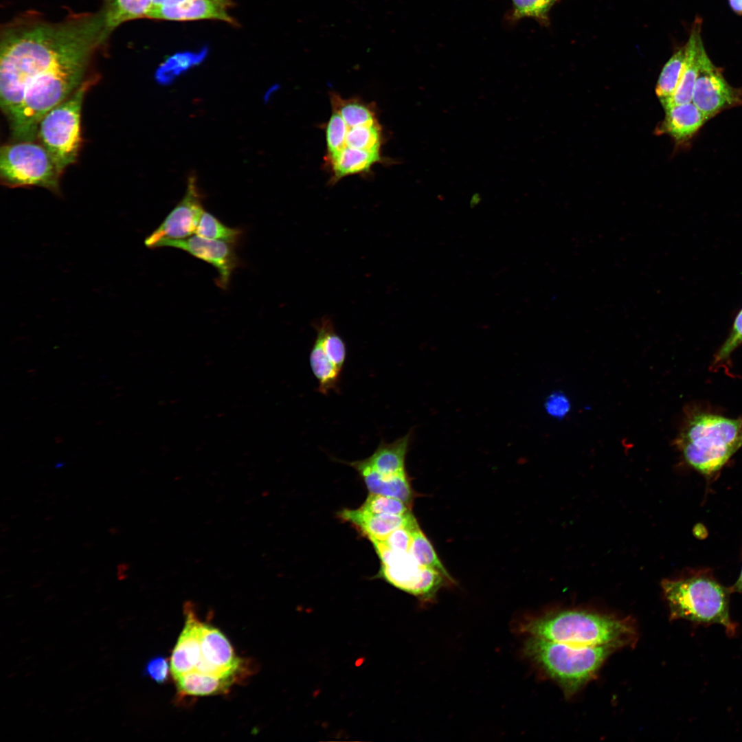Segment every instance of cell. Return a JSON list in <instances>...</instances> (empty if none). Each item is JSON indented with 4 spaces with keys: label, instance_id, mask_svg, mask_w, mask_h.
Segmentation results:
<instances>
[{
    "label": "cell",
    "instance_id": "24",
    "mask_svg": "<svg viewBox=\"0 0 742 742\" xmlns=\"http://www.w3.org/2000/svg\"><path fill=\"white\" fill-rule=\"evenodd\" d=\"M333 110L338 112L348 128L379 122L374 109L357 99H344L336 93L330 94Z\"/></svg>",
    "mask_w": 742,
    "mask_h": 742
},
{
    "label": "cell",
    "instance_id": "11",
    "mask_svg": "<svg viewBox=\"0 0 742 742\" xmlns=\"http://www.w3.org/2000/svg\"><path fill=\"white\" fill-rule=\"evenodd\" d=\"M204 211L196 177L190 175L183 197L159 227L146 237L145 245L155 249L163 240L182 239L192 236L196 233Z\"/></svg>",
    "mask_w": 742,
    "mask_h": 742
},
{
    "label": "cell",
    "instance_id": "6",
    "mask_svg": "<svg viewBox=\"0 0 742 742\" xmlns=\"http://www.w3.org/2000/svg\"><path fill=\"white\" fill-rule=\"evenodd\" d=\"M613 646L581 647L529 637L526 656L567 695L576 693L597 672L613 651Z\"/></svg>",
    "mask_w": 742,
    "mask_h": 742
},
{
    "label": "cell",
    "instance_id": "4",
    "mask_svg": "<svg viewBox=\"0 0 742 742\" xmlns=\"http://www.w3.org/2000/svg\"><path fill=\"white\" fill-rule=\"evenodd\" d=\"M519 631L529 637L581 647L613 646L631 640L633 631L625 621L595 613L565 610L521 621Z\"/></svg>",
    "mask_w": 742,
    "mask_h": 742
},
{
    "label": "cell",
    "instance_id": "32",
    "mask_svg": "<svg viewBox=\"0 0 742 742\" xmlns=\"http://www.w3.org/2000/svg\"><path fill=\"white\" fill-rule=\"evenodd\" d=\"M558 0H512L513 20L531 17L542 23L548 22V12Z\"/></svg>",
    "mask_w": 742,
    "mask_h": 742
},
{
    "label": "cell",
    "instance_id": "29",
    "mask_svg": "<svg viewBox=\"0 0 742 742\" xmlns=\"http://www.w3.org/2000/svg\"><path fill=\"white\" fill-rule=\"evenodd\" d=\"M366 513L372 515H405L411 511V506L398 499L370 493L367 499L359 508Z\"/></svg>",
    "mask_w": 742,
    "mask_h": 742
},
{
    "label": "cell",
    "instance_id": "22",
    "mask_svg": "<svg viewBox=\"0 0 742 742\" xmlns=\"http://www.w3.org/2000/svg\"><path fill=\"white\" fill-rule=\"evenodd\" d=\"M412 433L391 443L381 440L373 453L364 459L374 470L384 475H392L405 471V462Z\"/></svg>",
    "mask_w": 742,
    "mask_h": 742
},
{
    "label": "cell",
    "instance_id": "37",
    "mask_svg": "<svg viewBox=\"0 0 742 742\" xmlns=\"http://www.w3.org/2000/svg\"><path fill=\"white\" fill-rule=\"evenodd\" d=\"M728 2L733 12L742 15V0H728Z\"/></svg>",
    "mask_w": 742,
    "mask_h": 742
},
{
    "label": "cell",
    "instance_id": "15",
    "mask_svg": "<svg viewBox=\"0 0 742 742\" xmlns=\"http://www.w3.org/2000/svg\"><path fill=\"white\" fill-rule=\"evenodd\" d=\"M186 607L185 625L170 660V672L174 679L194 671L201 657V622L192 605Z\"/></svg>",
    "mask_w": 742,
    "mask_h": 742
},
{
    "label": "cell",
    "instance_id": "33",
    "mask_svg": "<svg viewBox=\"0 0 742 742\" xmlns=\"http://www.w3.org/2000/svg\"><path fill=\"white\" fill-rule=\"evenodd\" d=\"M418 525L414 527H401L392 532L381 541L391 550L409 552L412 539V531Z\"/></svg>",
    "mask_w": 742,
    "mask_h": 742
},
{
    "label": "cell",
    "instance_id": "16",
    "mask_svg": "<svg viewBox=\"0 0 742 742\" xmlns=\"http://www.w3.org/2000/svg\"><path fill=\"white\" fill-rule=\"evenodd\" d=\"M339 517L350 523L369 540L382 541L394 530L404 526L414 527L418 522L412 513L405 515H372L356 510L344 509Z\"/></svg>",
    "mask_w": 742,
    "mask_h": 742
},
{
    "label": "cell",
    "instance_id": "12",
    "mask_svg": "<svg viewBox=\"0 0 742 742\" xmlns=\"http://www.w3.org/2000/svg\"><path fill=\"white\" fill-rule=\"evenodd\" d=\"M181 249L192 256L212 265L218 273L216 283L226 289L232 272L238 267V259L232 243L206 238L196 234L182 239H166L156 246Z\"/></svg>",
    "mask_w": 742,
    "mask_h": 742
},
{
    "label": "cell",
    "instance_id": "14",
    "mask_svg": "<svg viewBox=\"0 0 742 742\" xmlns=\"http://www.w3.org/2000/svg\"><path fill=\"white\" fill-rule=\"evenodd\" d=\"M232 5V0H188L177 5L151 10L146 18L176 21L213 19L236 25L228 13Z\"/></svg>",
    "mask_w": 742,
    "mask_h": 742
},
{
    "label": "cell",
    "instance_id": "8",
    "mask_svg": "<svg viewBox=\"0 0 742 742\" xmlns=\"http://www.w3.org/2000/svg\"><path fill=\"white\" fill-rule=\"evenodd\" d=\"M60 175L41 144L19 141L1 148L0 178L8 187H41L58 194Z\"/></svg>",
    "mask_w": 742,
    "mask_h": 742
},
{
    "label": "cell",
    "instance_id": "30",
    "mask_svg": "<svg viewBox=\"0 0 742 742\" xmlns=\"http://www.w3.org/2000/svg\"><path fill=\"white\" fill-rule=\"evenodd\" d=\"M742 344V306L734 316L730 333L715 355L711 368L725 366L732 352Z\"/></svg>",
    "mask_w": 742,
    "mask_h": 742
},
{
    "label": "cell",
    "instance_id": "38",
    "mask_svg": "<svg viewBox=\"0 0 742 742\" xmlns=\"http://www.w3.org/2000/svg\"><path fill=\"white\" fill-rule=\"evenodd\" d=\"M731 593L737 592L742 594V569L737 582L730 587Z\"/></svg>",
    "mask_w": 742,
    "mask_h": 742
},
{
    "label": "cell",
    "instance_id": "21",
    "mask_svg": "<svg viewBox=\"0 0 742 742\" xmlns=\"http://www.w3.org/2000/svg\"><path fill=\"white\" fill-rule=\"evenodd\" d=\"M327 160L333 172L330 183L334 184L345 177L369 171L373 165L381 161V157L380 150L346 146Z\"/></svg>",
    "mask_w": 742,
    "mask_h": 742
},
{
    "label": "cell",
    "instance_id": "28",
    "mask_svg": "<svg viewBox=\"0 0 742 742\" xmlns=\"http://www.w3.org/2000/svg\"><path fill=\"white\" fill-rule=\"evenodd\" d=\"M382 141L379 122L348 128L346 146L364 150H380Z\"/></svg>",
    "mask_w": 742,
    "mask_h": 742
},
{
    "label": "cell",
    "instance_id": "3",
    "mask_svg": "<svg viewBox=\"0 0 742 742\" xmlns=\"http://www.w3.org/2000/svg\"><path fill=\"white\" fill-rule=\"evenodd\" d=\"M684 414L675 445L698 472H718L742 447V416L728 418L693 406Z\"/></svg>",
    "mask_w": 742,
    "mask_h": 742
},
{
    "label": "cell",
    "instance_id": "18",
    "mask_svg": "<svg viewBox=\"0 0 742 742\" xmlns=\"http://www.w3.org/2000/svg\"><path fill=\"white\" fill-rule=\"evenodd\" d=\"M347 464L361 475L370 493L394 497L412 507L414 493L406 471L384 475L372 468L365 460Z\"/></svg>",
    "mask_w": 742,
    "mask_h": 742
},
{
    "label": "cell",
    "instance_id": "20",
    "mask_svg": "<svg viewBox=\"0 0 742 742\" xmlns=\"http://www.w3.org/2000/svg\"><path fill=\"white\" fill-rule=\"evenodd\" d=\"M174 679L177 691L181 695L208 696L228 693L239 677H221L192 671Z\"/></svg>",
    "mask_w": 742,
    "mask_h": 742
},
{
    "label": "cell",
    "instance_id": "26",
    "mask_svg": "<svg viewBox=\"0 0 742 742\" xmlns=\"http://www.w3.org/2000/svg\"><path fill=\"white\" fill-rule=\"evenodd\" d=\"M409 553L420 566L436 570L442 573L448 578L453 580L438 559L431 543L420 530L419 526L412 531Z\"/></svg>",
    "mask_w": 742,
    "mask_h": 742
},
{
    "label": "cell",
    "instance_id": "31",
    "mask_svg": "<svg viewBox=\"0 0 742 742\" xmlns=\"http://www.w3.org/2000/svg\"><path fill=\"white\" fill-rule=\"evenodd\" d=\"M348 131V127L340 114L333 110L325 128L327 157L335 155L346 146Z\"/></svg>",
    "mask_w": 742,
    "mask_h": 742
},
{
    "label": "cell",
    "instance_id": "36",
    "mask_svg": "<svg viewBox=\"0 0 742 742\" xmlns=\"http://www.w3.org/2000/svg\"><path fill=\"white\" fill-rule=\"evenodd\" d=\"M188 0H152L151 7L149 10H154L162 7L173 6L181 4ZM148 11V12H149Z\"/></svg>",
    "mask_w": 742,
    "mask_h": 742
},
{
    "label": "cell",
    "instance_id": "23",
    "mask_svg": "<svg viewBox=\"0 0 742 742\" xmlns=\"http://www.w3.org/2000/svg\"><path fill=\"white\" fill-rule=\"evenodd\" d=\"M152 0H106L103 8L109 29L112 32L131 20L146 18Z\"/></svg>",
    "mask_w": 742,
    "mask_h": 742
},
{
    "label": "cell",
    "instance_id": "27",
    "mask_svg": "<svg viewBox=\"0 0 742 742\" xmlns=\"http://www.w3.org/2000/svg\"><path fill=\"white\" fill-rule=\"evenodd\" d=\"M195 234L209 239L234 244L240 238L242 231L238 228L230 227L225 225L216 216L204 211Z\"/></svg>",
    "mask_w": 742,
    "mask_h": 742
},
{
    "label": "cell",
    "instance_id": "1",
    "mask_svg": "<svg viewBox=\"0 0 742 742\" xmlns=\"http://www.w3.org/2000/svg\"><path fill=\"white\" fill-rule=\"evenodd\" d=\"M111 33L103 10L60 22L26 15L7 23L1 33L0 105L8 120L35 76L85 46L105 43Z\"/></svg>",
    "mask_w": 742,
    "mask_h": 742
},
{
    "label": "cell",
    "instance_id": "9",
    "mask_svg": "<svg viewBox=\"0 0 742 742\" xmlns=\"http://www.w3.org/2000/svg\"><path fill=\"white\" fill-rule=\"evenodd\" d=\"M317 336L311 348L309 361L318 381L319 392L327 395L338 391L347 350L344 339L336 333L332 319L327 316L313 324Z\"/></svg>",
    "mask_w": 742,
    "mask_h": 742
},
{
    "label": "cell",
    "instance_id": "35",
    "mask_svg": "<svg viewBox=\"0 0 742 742\" xmlns=\"http://www.w3.org/2000/svg\"><path fill=\"white\" fill-rule=\"evenodd\" d=\"M570 407L567 397L559 392L550 394L545 403L546 412L550 416L558 418H563L569 412Z\"/></svg>",
    "mask_w": 742,
    "mask_h": 742
},
{
    "label": "cell",
    "instance_id": "25",
    "mask_svg": "<svg viewBox=\"0 0 742 742\" xmlns=\"http://www.w3.org/2000/svg\"><path fill=\"white\" fill-rule=\"evenodd\" d=\"M686 58V44L675 52L664 66L660 75L655 93L660 102L670 98L680 80Z\"/></svg>",
    "mask_w": 742,
    "mask_h": 742
},
{
    "label": "cell",
    "instance_id": "19",
    "mask_svg": "<svg viewBox=\"0 0 742 742\" xmlns=\"http://www.w3.org/2000/svg\"><path fill=\"white\" fill-rule=\"evenodd\" d=\"M660 131L677 142H684L697 133L709 120L693 102L667 108Z\"/></svg>",
    "mask_w": 742,
    "mask_h": 742
},
{
    "label": "cell",
    "instance_id": "10",
    "mask_svg": "<svg viewBox=\"0 0 742 742\" xmlns=\"http://www.w3.org/2000/svg\"><path fill=\"white\" fill-rule=\"evenodd\" d=\"M693 103L710 120L722 111L742 105V87H734L704 47L692 97Z\"/></svg>",
    "mask_w": 742,
    "mask_h": 742
},
{
    "label": "cell",
    "instance_id": "13",
    "mask_svg": "<svg viewBox=\"0 0 742 742\" xmlns=\"http://www.w3.org/2000/svg\"><path fill=\"white\" fill-rule=\"evenodd\" d=\"M209 664V674L243 677L244 661L235 653L225 636L207 622L201 625V657Z\"/></svg>",
    "mask_w": 742,
    "mask_h": 742
},
{
    "label": "cell",
    "instance_id": "34",
    "mask_svg": "<svg viewBox=\"0 0 742 742\" xmlns=\"http://www.w3.org/2000/svg\"><path fill=\"white\" fill-rule=\"evenodd\" d=\"M144 672L154 682L164 684L167 682L171 673L170 665L166 657L157 656L148 661Z\"/></svg>",
    "mask_w": 742,
    "mask_h": 742
},
{
    "label": "cell",
    "instance_id": "17",
    "mask_svg": "<svg viewBox=\"0 0 742 742\" xmlns=\"http://www.w3.org/2000/svg\"><path fill=\"white\" fill-rule=\"evenodd\" d=\"M701 19L697 17L692 25L686 44V58L679 84L674 93L661 102L664 109L692 102L694 87L697 78L700 55L704 47L701 36Z\"/></svg>",
    "mask_w": 742,
    "mask_h": 742
},
{
    "label": "cell",
    "instance_id": "2",
    "mask_svg": "<svg viewBox=\"0 0 742 742\" xmlns=\"http://www.w3.org/2000/svg\"><path fill=\"white\" fill-rule=\"evenodd\" d=\"M100 49L88 47L78 51L49 67L29 82L19 107L8 120L14 142L35 139L43 117L93 76H88V74Z\"/></svg>",
    "mask_w": 742,
    "mask_h": 742
},
{
    "label": "cell",
    "instance_id": "5",
    "mask_svg": "<svg viewBox=\"0 0 742 742\" xmlns=\"http://www.w3.org/2000/svg\"><path fill=\"white\" fill-rule=\"evenodd\" d=\"M672 619H684L698 625H722L729 636L737 632L730 616V588L713 577L698 574L662 583Z\"/></svg>",
    "mask_w": 742,
    "mask_h": 742
},
{
    "label": "cell",
    "instance_id": "7",
    "mask_svg": "<svg viewBox=\"0 0 742 742\" xmlns=\"http://www.w3.org/2000/svg\"><path fill=\"white\" fill-rule=\"evenodd\" d=\"M98 80L88 78L67 99L50 110L41 120L37 136L62 173L77 159L82 143L81 113L87 91Z\"/></svg>",
    "mask_w": 742,
    "mask_h": 742
}]
</instances>
